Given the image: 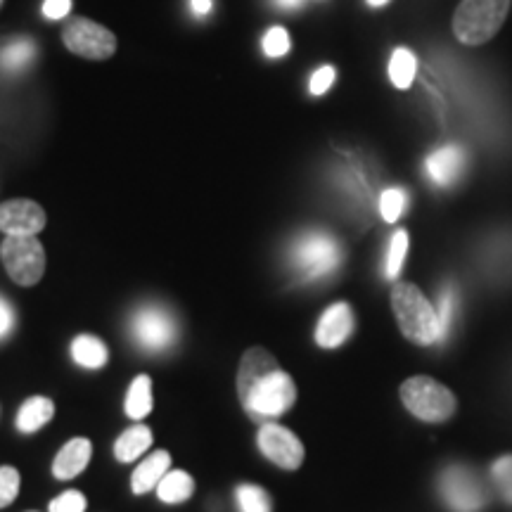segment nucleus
Wrapping results in <instances>:
<instances>
[{"label": "nucleus", "instance_id": "obj_1", "mask_svg": "<svg viewBox=\"0 0 512 512\" xmlns=\"http://www.w3.org/2000/svg\"><path fill=\"white\" fill-rule=\"evenodd\" d=\"M238 396L252 420L278 418L297 401V384L266 349L254 347L242 356Z\"/></svg>", "mask_w": 512, "mask_h": 512}, {"label": "nucleus", "instance_id": "obj_2", "mask_svg": "<svg viewBox=\"0 0 512 512\" xmlns=\"http://www.w3.org/2000/svg\"><path fill=\"white\" fill-rule=\"evenodd\" d=\"M392 309L399 320L403 337L411 339L420 347L441 342V323L439 313L430 299L420 292L413 283H396L392 287Z\"/></svg>", "mask_w": 512, "mask_h": 512}, {"label": "nucleus", "instance_id": "obj_3", "mask_svg": "<svg viewBox=\"0 0 512 512\" xmlns=\"http://www.w3.org/2000/svg\"><path fill=\"white\" fill-rule=\"evenodd\" d=\"M510 0H463L453 15V34L465 46H482L501 31Z\"/></svg>", "mask_w": 512, "mask_h": 512}, {"label": "nucleus", "instance_id": "obj_4", "mask_svg": "<svg viewBox=\"0 0 512 512\" xmlns=\"http://www.w3.org/2000/svg\"><path fill=\"white\" fill-rule=\"evenodd\" d=\"M401 401L422 422H446L458 411L456 394L427 375L408 377L401 384Z\"/></svg>", "mask_w": 512, "mask_h": 512}, {"label": "nucleus", "instance_id": "obj_5", "mask_svg": "<svg viewBox=\"0 0 512 512\" xmlns=\"http://www.w3.org/2000/svg\"><path fill=\"white\" fill-rule=\"evenodd\" d=\"M339 261H342V249L337 240L323 230L304 233L290 252V264L304 280H320L335 273Z\"/></svg>", "mask_w": 512, "mask_h": 512}, {"label": "nucleus", "instance_id": "obj_6", "mask_svg": "<svg viewBox=\"0 0 512 512\" xmlns=\"http://www.w3.org/2000/svg\"><path fill=\"white\" fill-rule=\"evenodd\" d=\"M0 259L10 278L22 287L36 285L46 273V252L36 235H24V238L8 235L0 245Z\"/></svg>", "mask_w": 512, "mask_h": 512}, {"label": "nucleus", "instance_id": "obj_7", "mask_svg": "<svg viewBox=\"0 0 512 512\" xmlns=\"http://www.w3.org/2000/svg\"><path fill=\"white\" fill-rule=\"evenodd\" d=\"M131 335L140 349L159 354L176 344L178 323L166 306L145 304L131 316Z\"/></svg>", "mask_w": 512, "mask_h": 512}, {"label": "nucleus", "instance_id": "obj_8", "mask_svg": "<svg viewBox=\"0 0 512 512\" xmlns=\"http://www.w3.org/2000/svg\"><path fill=\"white\" fill-rule=\"evenodd\" d=\"M62 43L69 53L86 57V60H107L117 50V36L86 17L69 19L62 31Z\"/></svg>", "mask_w": 512, "mask_h": 512}, {"label": "nucleus", "instance_id": "obj_9", "mask_svg": "<svg viewBox=\"0 0 512 512\" xmlns=\"http://www.w3.org/2000/svg\"><path fill=\"white\" fill-rule=\"evenodd\" d=\"M439 494L453 512H482L486 505L484 484L465 465L446 467L439 479Z\"/></svg>", "mask_w": 512, "mask_h": 512}, {"label": "nucleus", "instance_id": "obj_10", "mask_svg": "<svg viewBox=\"0 0 512 512\" xmlns=\"http://www.w3.org/2000/svg\"><path fill=\"white\" fill-rule=\"evenodd\" d=\"M261 453L283 470H299L304 463V444L294 432L278 422H266L256 434Z\"/></svg>", "mask_w": 512, "mask_h": 512}, {"label": "nucleus", "instance_id": "obj_11", "mask_svg": "<svg viewBox=\"0 0 512 512\" xmlns=\"http://www.w3.org/2000/svg\"><path fill=\"white\" fill-rule=\"evenodd\" d=\"M46 228V211L31 200H10L0 204V230L5 235H38Z\"/></svg>", "mask_w": 512, "mask_h": 512}, {"label": "nucleus", "instance_id": "obj_12", "mask_svg": "<svg viewBox=\"0 0 512 512\" xmlns=\"http://www.w3.org/2000/svg\"><path fill=\"white\" fill-rule=\"evenodd\" d=\"M354 328H356V318H354V311H351V306L347 302L332 304L330 309H325V313L318 320L316 344L323 349L342 347V344L354 335Z\"/></svg>", "mask_w": 512, "mask_h": 512}, {"label": "nucleus", "instance_id": "obj_13", "mask_svg": "<svg viewBox=\"0 0 512 512\" xmlns=\"http://www.w3.org/2000/svg\"><path fill=\"white\" fill-rule=\"evenodd\" d=\"M91 456H93V444L88 439L76 437L72 441H67V444L60 448V453L55 456V463H53L55 479L67 482V479L79 477L88 467V463H91Z\"/></svg>", "mask_w": 512, "mask_h": 512}, {"label": "nucleus", "instance_id": "obj_14", "mask_svg": "<svg viewBox=\"0 0 512 512\" xmlns=\"http://www.w3.org/2000/svg\"><path fill=\"white\" fill-rule=\"evenodd\" d=\"M171 467V456L166 451H155L150 453L143 463L136 467V472H133L131 477V489L136 496H143L147 491L157 489L159 482H162L166 472H169Z\"/></svg>", "mask_w": 512, "mask_h": 512}, {"label": "nucleus", "instance_id": "obj_15", "mask_svg": "<svg viewBox=\"0 0 512 512\" xmlns=\"http://www.w3.org/2000/svg\"><path fill=\"white\" fill-rule=\"evenodd\" d=\"M463 164L465 157L458 147H441V150L427 157V174H430L434 183L446 188V185L456 181L460 171H463Z\"/></svg>", "mask_w": 512, "mask_h": 512}, {"label": "nucleus", "instance_id": "obj_16", "mask_svg": "<svg viewBox=\"0 0 512 512\" xmlns=\"http://www.w3.org/2000/svg\"><path fill=\"white\" fill-rule=\"evenodd\" d=\"M55 415V403L46 396H31L22 403L17 413V430L22 434H34L46 427Z\"/></svg>", "mask_w": 512, "mask_h": 512}, {"label": "nucleus", "instance_id": "obj_17", "mask_svg": "<svg viewBox=\"0 0 512 512\" xmlns=\"http://www.w3.org/2000/svg\"><path fill=\"white\" fill-rule=\"evenodd\" d=\"M152 446V430L147 425H133L114 441V456L119 463H133Z\"/></svg>", "mask_w": 512, "mask_h": 512}, {"label": "nucleus", "instance_id": "obj_18", "mask_svg": "<svg viewBox=\"0 0 512 512\" xmlns=\"http://www.w3.org/2000/svg\"><path fill=\"white\" fill-rule=\"evenodd\" d=\"M72 358L76 366L98 370L107 363L110 358V349L105 347V342L93 335H79L72 342Z\"/></svg>", "mask_w": 512, "mask_h": 512}, {"label": "nucleus", "instance_id": "obj_19", "mask_svg": "<svg viewBox=\"0 0 512 512\" xmlns=\"http://www.w3.org/2000/svg\"><path fill=\"white\" fill-rule=\"evenodd\" d=\"M192 494H195V482H192V477L183 470H169L157 486L159 501L169 505L188 501Z\"/></svg>", "mask_w": 512, "mask_h": 512}, {"label": "nucleus", "instance_id": "obj_20", "mask_svg": "<svg viewBox=\"0 0 512 512\" xmlns=\"http://www.w3.org/2000/svg\"><path fill=\"white\" fill-rule=\"evenodd\" d=\"M124 408L128 418L140 420L152 413V380L147 375H138L128 387Z\"/></svg>", "mask_w": 512, "mask_h": 512}, {"label": "nucleus", "instance_id": "obj_21", "mask_svg": "<svg viewBox=\"0 0 512 512\" xmlns=\"http://www.w3.org/2000/svg\"><path fill=\"white\" fill-rule=\"evenodd\" d=\"M415 72H418V60H415L411 50L406 48L394 50L392 62H389V79H392L394 86L401 88V91L411 88Z\"/></svg>", "mask_w": 512, "mask_h": 512}, {"label": "nucleus", "instance_id": "obj_22", "mask_svg": "<svg viewBox=\"0 0 512 512\" xmlns=\"http://www.w3.org/2000/svg\"><path fill=\"white\" fill-rule=\"evenodd\" d=\"M34 60V43L29 38H17L0 50V67L5 72H22Z\"/></svg>", "mask_w": 512, "mask_h": 512}, {"label": "nucleus", "instance_id": "obj_23", "mask_svg": "<svg viewBox=\"0 0 512 512\" xmlns=\"http://www.w3.org/2000/svg\"><path fill=\"white\" fill-rule=\"evenodd\" d=\"M235 494H238L240 512H271L273 510L271 496H268L261 486L242 484V486H238V491H235Z\"/></svg>", "mask_w": 512, "mask_h": 512}, {"label": "nucleus", "instance_id": "obj_24", "mask_svg": "<svg viewBox=\"0 0 512 512\" xmlns=\"http://www.w3.org/2000/svg\"><path fill=\"white\" fill-rule=\"evenodd\" d=\"M406 252H408V233H406V230H396V233L392 235V240H389L387 268H384L387 278H396V275L401 273V266H403V259H406Z\"/></svg>", "mask_w": 512, "mask_h": 512}, {"label": "nucleus", "instance_id": "obj_25", "mask_svg": "<svg viewBox=\"0 0 512 512\" xmlns=\"http://www.w3.org/2000/svg\"><path fill=\"white\" fill-rule=\"evenodd\" d=\"M406 202H408V197H406V192H403V190H399V188L384 190L382 197H380V214H382V219L387 221V223L399 221L401 214H403V209H406Z\"/></svg>", "mask_w": 512, "mask_h": 512}, {"label": "nucleus", "instance_id": "obj_26", "mask_svg": "<svg viewBox=\"0 0 512 512\" xmlns=\"http://www.w3.org/2000/svg\"><path fill=\"white\" fill-rule=\"evenodd\" d=\"M491 479H494L498 494L505 498V503L512 505V456H501L491 467Z\"/></svg>", "mask_w": 512, "mask_h": 512}, {"label": "nucleus", "instance_id": "obj_27", "mask_svg": "<svg viewBox=\"0 0 512 512\" xmlns=\"http://www.w3.org/2000/svg\"><path fill=\"white\" fill-rule=\"evenodd\" d=\"M261 46H264L266 57H273V60L275 57H283L287 55V50H290V34H287V29L283 27L268 29Z\"/></svg>", "mask_w": 512, "mask_h": 512}, {"label": "nucleus", "instance_id": "obj_28", "mask_svg": "<svg viewBox=\"0 0 512 512\" xmlns=\"http://www.w3.org/2000/svg\"><path fill=\"white\" fill-rule=\"evenodd\" d=\"M19 494V472L15 467H0V508H8Z\"/></svg>", "mask_w": 512, "mask_h": 512}, {"label": "nucleus", "instance_id": "obj_29", "mask_svg": "<svg viewBox=\"0 0 512 512\" xmlns=\"http://www.w3.org/2000/svg\"><path fill=\"white\" fill-rule=\"evenodd\" d=\"M48 512H86V496L81 491H64L50 501Z\"/></svg>", "mask_w": 512, "mask_h": 512}, {"label": "nucleus", "instance_id": "obj_30", "mask_svg": "<svg viewBox=\"0 0 512 512\" xmlns=\"http://www.w3.org/2000/svg\"><path fill=\"white\" fill-rule=\"evenodd\" d=\"M453 304H456V294H453V290H444V292H441V306L437 309V313H439V323H441V339H444V337L448 335V330H451Z\"/></svg>", "mask_w": 512, "mask_h": 512}, {"label": "nucleus", "instance_id": "obj_31", "mask_svg": "<svg viewBox=\"0 0 512 512\" xmlns=\"http://www.w3.org/2000/svg\"><path fill=\"white\" fill-rule=\"evenodd\" d=\"M335 76H337L335 67H320L318 72L311 76V83H309L311 95H323V93H328V88L332 86V83H335Z\"/></svg>", "mask_w": 512, "mask_h": 512}, {"label": "nucleus", "instance_id": "obj_32", "mask_svg": "<svg viewBox=\"0 0 512 512\" xmlns=\"http://www.w3.org/2000/svg\"><path fill=\"white\" fill-rule=\"evenodd\" d=\"M72 12V0H46L43 3V15L46 19H62Z\"/></svg>", "mask_w": 512, "mask_h": 512}, {"label": "nucleus", "instance_id": "obj_33", "mask_svg": "<svg viewBox=\"0 0 512 512\" xmlns=\"http://www.w3.org/2000/svg\"><path fill=\"white\" fill-rule=\"evenodd\" d=\"M12 328H15V311H12V306L0 297V339L8 337Z\"/></svg>", "mask_w": 512, "mask_h": 512}, {"label": "nucleus", "instance_id": "obj_34", "mask_svg": "<svg viewBox=\"0 0 512 512\" xmlns=\"http://www.w3.org/2000/svg\"><path fill=\"white\" fill-rule=\"evenodd\" d=\"M190 8L197 17H204L211 10V0H190Z\"/></svg>", "mask_w": 512, "mask_h": 512}, {"label": "nucleus", "instance_id": "obj_35", "mask_svg": "<svg viewBox=\"0 0 512 512\" xmlns=\"http://www.w3.org/2000/svg\"><path fill=\"white\" fill-rule=\"evenodd\" d=\"M302 3H304V0H275V5H278V8H283V10H297Z\"/></svg>", "mask_w": 512, "mask_h": 512}, {"label": "nucleus", "instance_id": "obj_36", "mask_svg": "<svg viewBox=\"0 0 512 512\" xmlns=\"http://www.w3.org/2000/svg\"><path fill=\"white\" fill-rule=\"evenodd\" d=\"M384 3H389V0H368V5H373V8H380Z\"/></svg>", "mask_w": 512, "mask_h": 512}, {"label": "nucleus", "instance_id": "obj_37", "mask_svg": "<svg viewBox=\"0 0 512 512\" xmlns=\"http://www.w3.org/2000/svg\"><path fill=\"white\" fill-rule=\"evenodd\" d=\"M31 512H34V510H31Z\"/></svg>", "mask_w": 512, "mask_h": 512}]
</instances>
